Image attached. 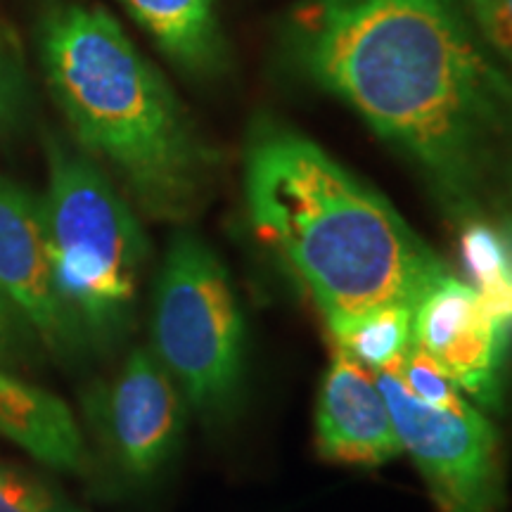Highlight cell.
Masks as SVG:
<instances>
[{"mask_svg": "<svg viewBox=\"0 0 512 512\" xmlns=\"http://www.w3.org/2000/svg\"><path fill=\"white\" fill-rule=\"evenodd\" d=\"M467 0H311L297 55L323 91L411 159L460 223L486 219L512 128V88Z\"/></svg>", "mask_w": 512, "mask_h": 512, "instance_id": "cell-1", "label": "cell"}, {"mask_svg": "<svg viewBox=\"0 0 512 512\" xmlns=\"http://www.w3.org/2000/svg\"><path fill=\"white\" fill-rule=\"evenodd\" d=\"M245 207L254 235L306 292L330 339L384 306L415 309L453 273L380 192L273 121L249 136Z\"/></svg>", "mask_w": 512, "mask_h": 512, "instance_id": "cell-2", "label": "cell"}, {"mask_svg": "<svg viewBox=\"0 0 512 512\" xmlns=\"http://www.w3.org/2000/svg\"><path fill=\"white\" fill-rule=\"evenodd\" d=\"M41 60L83 150L110 166L150 216L188 219L211 155L117 19L86 5L55 8L43 19Z\"/></svg>", "mask_w": 512, "mask_h": 512, "instance_id": "cell-3", "label": "cell"}, {"mask_svg": "<svg viewBox=\"0 0 512 512\" xmlns=\"http://www.w3.org/2000/svg\"><path fill=\"white\" fill-rule=\"evenodd\" d=\"M50 266L83 349H105L131 330L147 240L131 204L91 157L53 140L41 200Z\"/></svg>", "mask_w": 512, "mask_h": 512, "instance_id": "cell-4", "label": "cell"}, {"mask_svg": "<svg viewBox=\"0 0 512 512\" xmlns=\"http://www.w3.org/2000/svg\"><path fill=\"white\" fill-rule=\"evenodd\" d=\"M152 354L204 418L233 411L247 368V323L221 256L181 230L159 266L150 316Z\"/></svg>", "mask_w": 512, "mask_h": 512, "instance_id": "cell-5", "label": "cell"}, {"mask_svg": "<svg viewBox=\"0 0 512 512\" xmlns=\"http://www.w3.org/2000/svg\"><path fill=\"white\" fill-rule=\"evenodd\" d=\"M399 434L439 512L503 508L501 441L482 408L420 347L375 373Z\"/></svg>", "mask_w": 512, "mask_h": 512, "instance_id": "cell-6", "label": "cell"}, {"mask_svg": "<svg viewBox=\"0 0 512 512\" xmlns=\"http://www.w3.org/2000/svg\"><path fill=\"white\" fill-rule=\"evenodd\" d=\"M91 406L102 441L131 477L157 475L181 446L188 403L150 349H133Z\"/></svg>", "mask_w": 512, "mask_h": 512, "instance_id": "cell-7", "label": "cell"}, {"mask_svg": "<svg viewBox=\"0 0 512 512\" xmlns=\"http://www.w3.org/2000/svg\"><path fill=\"white\" fill-rule=\"evenodd\" d=\"M510 330L482 304L470 283L448 273L413 309V342L479 408L501 401Z\"/></svg>", "mask_w": 512, "mask_h": 512, "instance_id": "cell-8", "label": "cell"}, {"mask_svg": "<svg viewBox=\"0 0 512 512\" xmlns=\"http://www.w3.org/2000/svg\"><path fill=\"white\" fill-rule=\"evenodd\" d=\"M0 290L46 347L79 354L83 342L57 292L41 200L0 176Z\"/></svg>", "mask_w": 512, "mask_h": 512, "instance_id": "cell-9", "label": "cell"}, {"mask_svg": "<svg viewBox=\"0 0 512 512\" xmlns=\"http://www.w3.org/2000/svg\"><path fill=\"white\" fill-rule=\"evenodd\" d=\"M320 456L344 465L377 467L401 456V441L375 373L332 344L316 403Z\"/></svg>", "mask_w": 512, "mask_h": 512, "instance_id": "cell-10", "label": "cell"}, {"mask_svg": "<svg viewBox=\"0 0 512 512\" xmlns=\"http://www.w3.org/2000/svg\"><path fill=\"white\" fill-rule=\"evenodd\" d=\"M0 437L60 472L88 463L83 434L60 396L0 370Z\"/></svg>", "mask_w": 512, "mask_h": 512, "instance_id": "cell-11", "label": "cell"}, {"mask_svg": "<svg viewBox=\"0 0 512 512\" xmlns=\"http://www.w3.org/2000/svg\"><path fill=\"white\" fill-rule=\"evenodd\" d=\"M159 46L190 69H207L219 55L214 0H126Z\"/></svg>", "mask_w": 512, "mask_h": 512, "instance_id": "cell-12", "label": "cell"}, {"mask_svg": "<svg viewBox=\"0 0 512 512\" xmlns=\"http://www.w3.org/2000/svg\"><path fill=\"white\" fill-rule=\"evenodd\" d=\"M460 261L465 283L505 328L512 330V228L489 219L463 223Z\"/></svg>", "mask_w": 512, "mask_h": 512, "instance_id": "cell-13", "label": "cell"}, {"mask_svg": "<svg viewBox=\"0 0 512 512\" xmlns=\"http://www.w3.org/2000/svg\"><path fill=\"white\" fill-rule=\"evenodd\" d=\"M332 344L349 351L356 361L373 370L392 368L413 347V309L411 306H384L347 330L332 337Z\"/></svg>", "mask_w": 512, "mask_h": 512, "instance_id": "cell-14", "label": "cell"}, {"mask_svg": "<svg viewBox=\"0 0 512 512\" xmlns=\"http://www.w3.org/2000/svg\"><path fill=\"white\" fill-rule=\"evenodd\" d=\"M0 512H86L50 486L0 465Z\"/></svg>", "mask_w": 512, "mask_h": 512, "instance_id": "cell-15", "label": "cell"}, {"mask_svg": "<svg viewBox=\"0 0 512 512\" xmlns=\"http://www.w3.org/2000/svg\"><path fill=\"white\" fill-rule=\"evenodd\" d=\"M29 105L27 79L10 43L0 36V133H12L24 124Z\"/></svg>", "mask_w": 512, "mask_h": 512, "instance_id": "cell-16", "label": "cell"}, {"mask_svg": "<svg viewBox=\"0 0 512 512\" xmlns=\"http://www.w3.org/2000/svg\"><path fill=\"white\" fill-rule=\"evenodd\" d=\"M38 342L41 339L29 325V320L0 290V370L8 373V370L27 363Z\"/></svg>", "mask_w": 512, "mask_h": 512, "instance_id": "cell-17", "label": "cell"}, {"mask_svg": "<svg viewBox=\"0 0 512 512\" xmlns=\"http://www.w3.org/2000/svg\"><path fill=\"white\" fill-rule=\"evenodd\" d=\"M479 34L512 62V0H467Z\"/></svg>", "mask_w": 512, "mask_h": 512, "instance_id": "cell-18", "label": "cell"}]
</instances>
